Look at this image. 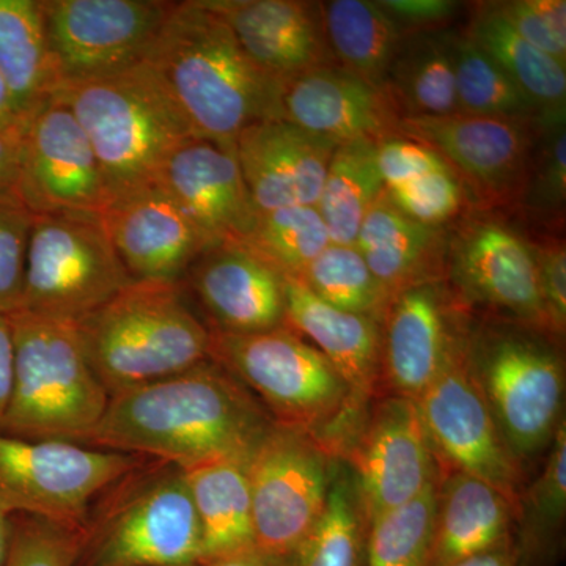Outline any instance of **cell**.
<instances>
[{
    "instance_id": "obj_1",
    "label": "cell",
    "mask_w": 566,
    "mask_h": 566,
    "mask_svg": "<svg viewBox=\"0 0 566 566\" xmlns=\"http://www.w3.org/2000/svg\"><path fill=\"white\" fill-rule=\"evenodd\" d=\"M273 417L212 359L181 374L111 395L84 444L189 469L249 455Z\"/></svg>"
},
{
    "instance_id": "obj_2",
    "label": "cell",
    "mask_w": 566,
    "mask_h": 566,
    "mask_svg": "<svg viewBox=\"0 0 566 566\" xmlns=\"http://www.w3.org/2000/svg\"><path fill=\"white\" fill-rule=\"evenodd\" d=\"M144 62L199 139L234 148L249 125L277 118L281 82L245 55L205 0L175 2Z\"/></svg>"
},
{
    "instance_id": "obj_3",
    "label": "cell",
    "mask_w": 566,
    "mask_h": 566,
    "mask_svg": "<svg viewBox=\"0 0 566 566\" xmlns=\"http://www.w3.org/2000/svg\"><path fill=\"white\" fill-rule=\"evenodd\" d=\"M74 326L109 397L210 359V326L189 307L182 283L134 281Z\"/></svg>"
},
{
    "instance_id": "obj_4",
    "label": "cell",
    "mask_w": 566,
    "mask_h": 566,
    "mask_svg": "<svg viewBox=\"0 0 566 566\" xmlns=\"http://www.w3.org/2000/svg\"><path fill=\"white\" fill-rule=\"evenodd\" d=\"M54 96L87 134L109 203L155 185L167 158L196 137L145 62L112 76L62 85Z\"/></svg>"
},
{
    "instance_id": "obj_5",
    "label": "cell",
    "mask_w": 566,
    "mask_h": 566,
    "mask_svg": "<svg viewBox=\"0 0 566 566\" xmlns=\"http://www.w3.org/2000/svg\"><path fill=\"white\" fill-rule=\"evenodd\" d=\"M200 562L199 520L185 472L148 458L92 505L76 566H193Z\"/></svg>"
},
{
    "instance_id": "obj_6",
    "label": "cell",
    "mask_w": 566,
    "mask_h": 566,
    "mask_svg": "<svg viewBox=\"0 0 566 566\" xmlns=\"http://www.w3.org/2000/svg\"><path fill=\"white\" fill-rule=\"evenodd\" d=\"M9 318L13 394L0 433L84 444L111 397L85 357L76 326L21 311Z\"/></svg>"
},
{
    "instance_id": "obj_7",
    "label": "cell",
    "mask_w": 566,
    "mask_h": 566,
    "mask_svg": "<svg viewBox=\"0 0 566 566\" xmlns=\"http://www.w3.org/2000/svg\"><path fill=\"white\" fill-rule=\"evenodd\" d=\"M210 331V359L248 387L275 423L318 434L359 408L333 364L286 324L251 334Z\"/></svg>"
},
{
    "instance_id": "obj_8",
    "label": "cell",
    "mask_w": 566,
    "mask_h": 566,
    "mask_svg": "<svg viewBox=\"0 0 566 566\" xmlns=\"http://www.w3.org/2000/svg\"><path fill=\"white\" fill-rule=\"evenodd\" d=\"M133 282L103 214L33 216L21 312L76 324Z\"/></svg>"
},
{
    "instance_id": "obj_9",
    "label": "cell",
    "mask_w": 566,
    "mask_h": 566,
    "mask_svg": "<svg viewBox=\"0 0 566 566\" xmlns=\"http://www.w3.org/2000/svg\"><path fill=\"white\" fill-rule=\"evenodd\" d=\"M469 360L506 446L521 464L549 449L564 420L565 367L543 338L517 331L469 340Z\"/></svg>"
},
{
    "instance_id": "obj_10",
    "label": "cell",
    "mask_w": 566,
    "mask_h": 566,
    "mask_svg": "<svg viewBox=\"0 0 566 566\" xmlns=\"http://www.w3.org/2000/svg\"><path fill=\"white\" fill-rule=\"evenodd\" d=\"M148 458L0 433V510L84 528L96 499Z\"/></svg>"
},
{
    "instance_id": "obj_11",
    "label": "cell",
    "mask_w": 566,
    "mask_h": 566,
    "mask_svg": "<svg viewBox=\"0 0 566 566\" xmlns=\"http://www.w3.org/2000/svg\"><path fill=\"white\" fill-rule=\"evenodd\" d=\"M334 452L314 431L273 423L249 455L253 546L283 560L322 515Z\"/></svg>"
},
{
    "instance_id": "obj_12",
    "label": "cell",
    "mask_w": 566,
    "mask_h": 566,
    "mask_svg": "<svg viewBox=\"0 0 566 566\" xmlns=\"http://www.w3.org/2000/svg\"><path fill=\"white\" fill-rule=\"evenodd\" d=\"M416 403L439 474L457 471L483 480L504 495L517 513L523 465L506 446L476 382L465 335Z\"/></svg>"
},
{
    "instance_id": "obj_13",
    "label": "cell",
    "mask_w": 566,
    "mask_h": 566,
    "mask_svg": "<svg viewBox=\"0 0 566 566\" xmlns=\"http://www.w3.org/2000/svg\"><path fill=\"white\" fill-rule=\"evenodd\" d=\"M59 87L139 65L175 2L40 0Z\"/></svg>"
},
{
    "instance_id": "obj_14",
    "label": "cell",
    "mask_w": 566,
    "mask_h": 566,
    "mask_svg": "<svg viewBox=\"0 0 566 566\" xmlns=\"http://www.w3.org/2000/svg\"><path fill=\"white\" fill-rule=\"evenodd\" d=\"M17 193L33 216L103 214L109 205L87 134L54 95L25 123Z\"/></svg>"
},
{
    "instance_id": "obj_15",
    "label": "cell",
    "mask_w": 566,
    "mask_h": 566,
    "mask_svg": "<svg viewBox=\"0 0 566 566\" xmlns=\"http://www.w3.org/2000/svg\"><path fill=\"white\" fill-rule=\"evenodd\" d=\"M367 524L415 501L439 480V464L415 400L376 406L349 457Z\"/></svg>"
},
{
    "instance_id": "obj_16",
    "label": "cell",
    "mask_w": 566,
    "mask_h": 566,
    "mask_svg": "<svg viewBox=\"0 0 566 566\" xmlns=\"http://www.w3.org/2000/svg\"><path fill=\"white\" fill-rule=\"evenodd\" d=\"M400 136L438 153L480 199L506 203L523 193L532 158L526 122L465 114L403 117Z\"/></svg>"
},
{
    "instance_id": "obj_17",
    "label": "cell",
    "mask_w": 566,
    "mask_h": 566,
    "mask_svg": "<svg viewBox=\"0 0 566 566\" xmlns=\"http://www.w3.org/2000/svg\"><path fill=\"white\" fill-rule=\"evenodd\" d=\"M452 275L471 303L504 312L531 331L551 333L534 249L504 223L465 227L453 243Z\"/></svg>"
},
{
    "instance_id": "obj_18",
    "label": "cell",
    "mask_w": 566,
    "mask_h": 566,
    "mask_svg": "<svg viewBox=\"0 0 566 566\" xmlns=\"http://www.w3.org/2000/svg\"><path fill=\"white\" fill-rule=\"evenodd\" d=\"M277 118L337 144L400 136L401 114L389 92L342 66H315L282 81Z\"/></svg>"
},
{
    "instance_id": "obj_19",
    "label": "cell",
    "mask_w": 566,
    "mask_h": 566,
    "mask_svg": "<svg viewBox=\"0 0 566 566\" xmlns=\"http://www.w3.org/2000/svg\"><path fill=\"white\" fill-rule=\"evenodd\" d=\"M104 226L136 282L182 283L210 244L158 182L109 203Z\"/></svg>"
},
{
    "instance_id": "obj_20",
    "label": "cell",
    "mask_w": 566,
    "mask_h": 566,
    "mask_svg": "<svg viewBox=\"0 0 566 566\" xmlns=\"http://www.w3.org/2000/svg\"><path fill=\"white\" fill-rule=\"evenodd\" d=\"M156 182L180 205L210 248L241 244L251 232L259 211L234 148L192 137L167 158Z\"/></svg>"
},
{
    "instance_id": "obj_21",
    "label": "cell",
    "mask_w": 566,
    "mask_h": 566,
    "mask_svg": "<svg viewBox=\"0 0 566 566\" xmlns=\"http://www.w3.org/2000/svg\"><path fill=\"white\" fill-rule=\"evenodd\" d=\"M337 145L281 118L249 125L234 151L255 210L316 207Z\"/></svg>"
},
{
    "instance_id": "obj_22",
    "label": "cell",
    "mask_w": 566,
    "mask_h": 566,
    "mask_svg": "<svg viewBox=\"0 0 566 566\" xmlns=\"http://www.w3.org/2000/svg\"><path fill=\"white\" fill-rule=\"evenodd\" d=\"M182 285L202 304L210 329L251 334L285 324L282 274L244 245L208 249L189 268Z\"/></svg>"
},
{
    "instance_id": "obj_23",
    "label": "cell",
    "mask_w": 566,
    "mask_h": 566,
    "mask_svg": "<svg viewBox=\"0 0 566 566\" xmlns=\"http://www.w3.org/2000/svg\"><path fill=\"white\" fill-rule=\"evenodd\" d=\"M463 335L441 283L409 286L394 297L382 322L381 382L416 401Z\"/></svg>"
},
{
    "instance_id": "obj_24",
    "label": "cell",
    "mask_w": 566,
    "mask_h": 566,
    "mask_svg": "<svg viewBox=\"0 0 566 566\" xmlns=\"http://www.w3.org/2000/svg\"><path fill=\"white\" fill-rule=\"evenodd\" d=\"M249 59L277 82L334 65L322 3L300 0H205Z\"/></svg>"
},
{
    "instance_id": "obj_25",
    "label": "cell",
    "mask_w": 566,
    "mask_h": 566,
    "mask_svg": "<svg viewBox=\"0 0 566 566\" xmlns=\"http://www.w3.org/2000/svg\"><path fill=\"white\" fill-rule=\"evenodd\" d=\"M282 279L286 326L311 340L363 405L381 382L382 324L324 303L293 275Z\"/></svg>"
},
{
    "instance_id": "obj_26",
    "label": "cell",
    "mask_w": 566,
    "mask_h": 566,
    "mask_svg": "<svg viewBox=\"0 0 566 566\" xmlns=\"http://www.w3.org/2000/svg\"><path fill=\"white\" fill-rule=\"evenodd\" d=\"M516 512L483 480L449 471L439 474L433 564L452 566L515 543Z\"/></svg>"
},
{
    "instance_id": "obj_27",
    "label": "cell",
    "mask_w": 566,
    "mask_h": 566,
    "mask_svg": "<svg viewBox=\"0 0 566 566\" xmlns=\"http://www.w3.org/2000/svg\"><path fill=\"white\" fill-rule=\"evenodd\" d=\"M442 227H428L406 218L386 191L368 210L356 238V249L382 286L392 294L438 281L439 263L446 252Z\"/></svg>"
},
{
    "instance_id": "obj_28",
    "label": "cell",
    "mask_w": 566,
    "mask_h": 566,
    "mask_svg": "<svg viewBox=\"0 0 566 566\" xmlns=\"http://www.w3.org/2000/svg\"><path fill=\"white\" fill-rule=\"evenodd\" d=\"M249 455L182 469L199 520L202 562L255 549Z\"/></svg>"
},
{
    "instance_id": "obj_29",
    "label": "cell",
    "mask_w": 566,
    "mask_h": 566,
    "mask_svg": "<svg viewBox=\"0 0 566 566\" xmlns=\"http://www.w3.org/2000/svg\"><path fill=\"white\" fill-rule=\"evenodd\" d=\"M324 32L342 69L379 91H387L390 70L401 44L400 25L368 0L322 3Z\"/></svg>"
},
{
    "instance_id": "obj_30",
    "label": "cell",
    "mask_w": 566,
    "mask_h": 566,
    "mask_svg": "<svg viewBox=\"0 0 566 566\" xmlns=\"http://www.w3.org/2000/svg\"><path fill=\"white\" fill-rule=\"evenodd\" d=\"M0 74L24 118L57 91L40 0H0Z\"/></svg>"
},
{
    "instance_id": "obj_31",
    "label": "cell",
    "mask_w": 566,
    "mask_h": 566,
    "mask_svg": "<svg viewBox=\"0 0 566 566\" xmlns=\"http://www.w3.org/2000/svg\"><path fill=\"white\" fill-rule=\"evenodd\" d=\"M468 36L520 85L543 120L565 118L566 66L521 39L494 3L480 7Z\"/></svg>"
},
{
    "instance_id": "obj_32",
    "label": "cell",
    "mask_w": 566,
    "mask_h": 566,
    "mask_svg": "<svg viewBox=\"0 0 566 566\" xmlns=\"http://www.w3.org/2000/svg\"><path fill=\"white\" fill-rule=\"evenodd\" d=\"M385 191L378 167V142L356 139L338 144L316 203L331 243L356 245L365 216Z\"/></svg>"
},
{
    "instance_id": "obj_33",
    "label": "cell",
    "mask_w": 566,
    "mask_h": 566,
    "mask_svg": "<svg viewBox=\"0 0 566 566\" xmlns=\"http://www.w3.org/2000/svg\"><path fill=\"white\" fill-rule=\"evenodd\" d=\"M542 472L521 493L515 547L526 566H554L564 551L566 517V422L562 420Z\"/></svg>"
},
{
    "instance_id": "obj_34",
    "label": "cell",
    "mask_w": 566,
    "mask_h": 566,
    "mask_svg": "<svg viewBox=\"0 0 566 566\" xmlns=\"http://www.w3.org/2000/svg\"><path fill=\"white\" fill-rule=\"evenodd\" d=\"M367 531L352 469L335 463L322 515L282 566H365Z\"/></svg>"
},
{
    "instance_id": "obj_35",
    "label": "cell",
    "mask_w": 566,
    "mask_h": 566,
    "mask_svg": "<svg viewBox=\"0 0 566 566\" xmlns=\"http://www.w3.org/2000/svg\"><path fill=\"white\" fill-rule=\"evenodd\" d=\"M387 92L401 118L460 114L450 36L420 39L409 46L401 44Z\"/></svg>"
},
{
    "instance_id": "obj_36",
    "label": "cell",
    "mask_w": 566,
    "mask_h": 566,
    "mask_svg": "<svg viewBox=\"0 0 566 566\" xmlns=\"http://www.w3.org/2000/svg\"><path fill=\"white\" fill-rule=\"evenodd\" d=\"M450 50L460 114L526 123L543 117L520 85L468 35L450 36Z\"/></svg>"
},
{
    "instance_id": "obj_37",
    "label": "cell",
    "mask_w": 566,
    "mask_h": 566,
    "mask_svg": "<svg viewBox=\"0 0 566 566\" xmlns=\"http://www.w3.org/2000/svg\"><path fill=\"white\" fill-rule=\"evenodd\" d=\"M297 279L324 303L381 324L394 300L356 245H327Z\"/></svg>"
},
{
    "instance_id": "obj_38",
    "label": "cell",
    "mask_w": 566,
    "mask_h": 566,
    "mask_svg": "<svg viewBox=\"0 0 566 566\" xmlns=\"http://www.w3.org/2000/svg\"><path fill=\"white\" fill-rule=\"evenodd\" d=\"M329 232L316 207H290L256 212L244 248L281 274L297 277L331 245Z\"/></svg>"
},
{
    "instance_id": "obj_39",
    "label": "cell",
    "mask_w": 566,
    "mask_h": 566,
    "mask_svg": "<svg viewBox=\"0 0 566 566\" xmlns=\"http://www.w3.org/2000/svg\"><path fill=\"white\" fill-rule=\"evenodd\" d=\"M439 482V480H438ZM438 482L368 524L365 566H431Z\"/></svg>"
},
{
    "instance_id": "obj_40",
    "label": "cell",
    "mask_w": 566,
    "mask_h": 566,
    "mask_svg": "<svg viewBox=\"0 0 566 566\" xmlns=\"http://www.w3.org/2000/svg\"><path fill=\"white\" fill-rule=\"evenodd\" d=\"M81 545V528L32 515H13L6 566H76Z\"/></svg>"
},
{
    "instance_id": "obj_41",
    "label": "cell",
    "mask_w": 566,
    "mask_h": 566,
    "mask_svg": "<svg viewBox=\"0 0 566 566\" xmlns=\"http://www.w3.org/2000/svg\"><path fill=\"white\" fill-rule=\"evenodd\" d=\"M386 196L406 218L428 227H442L455 218L465 200L463 182L452 169L386 189Z\"/></svg>"
},
{
    "instance_id": "obj_42",
    "label": "cell",
    "mask_w": 566,
    "mask_h": 566,
    "mask_svg": "<svg viewBox=\"0 0 566 566\" xmlns=\"http://www.w3.org/2000/svg\"><path fill=\"white\" fill-rule=\"evenodd\" d=\"M32 223L18 197H0V315L20 311Z\"/></svg>"
},
{
    "instance_id": "obj_43",
    "label": "cell",
    "mask_w": 566,
    "mask_h": 566,
    "mask_svg": "<svg viewBox=\"0 0 566 566\" xmlns=\"http://www.w3.org/2000/svg\"><path fill=\"white\" fill-rule=\"evenodd\" d=\"M494 7L521 39L566 65L565 0H512Z\"/></svg>"
},
{
    "instance_id": "obj_44",
    "label": "cell",
    "mask_w": 566,
    "mask_h": 566,
    "mask_svg": "<svg viewBox=\"0 0 566 566\" xmlns=\"http://www.w3.org/2000/svg\"><path fill=\"white\" fill-rule=\"evenodd\" d=\"M378 167L386 189L416 180L423 175L450 169L449 164L427 145L395 136L378 142Z\"/></svg>"
},
{
    "instance_id": "obj_45",
    "label": "cell",
    "mask_w": 566,
    "mask_h": 566,
    "mask_svg": "<svg viewBox=\"0 0 566 566\" xmlns=\"http://www.w3.org/2000/svg\"><path fill=\"white\" fill-rule=\"evenodd\" d=\"M539 292L549 323V331L564 335L566 327V252L564 241L547 240L534 245Z\"/></svg>"
},
{
    "instance_id": "obj_46",
    "label": "cell",
    "mask_w": 566,
    "mask_h": 566,
    "mask_svg": "<svg viewBox=\"0 0 566 566\" xmlns=\"http://www.w3.org/2000/svg\"><path fill=\"white\" fill-rule=\"evenodd\" d=\"M551 139L543 150L542 164L535 178V203L543 210L564 207L566 193L565 118L553 122Z\"/></svg>"
},
{
    "instance_id": "obj_47",
    "label": "cell",
    "mask_w": 566,
    "mask_h": 566,
    "mask_svg": "<svg viewBox=\"0 0 566 566\" xmlns=\"http://www.w3.org/2000/svg\"><path fill=\"white\" fill-rule=\"evenodd\" d=\"M378 3L398 25L422 29L446 22L458 7L450 0H385Z\"/></svg>"
},
{
    "instance_id": "obj_48",
    "label": "cell",
    "mask_w": 566,
    "mask_h": 566,
    "mask_svg": "<svg viewBox=\"0 0 566 566\" xmlns=\"http://www.w3.org/2000/svg\"><path fill=\"white\" fill-rule=\"evenodd\" d=\"M24 128L0 132V197H18Z\"/></svg>"
},
{
    "instance_id": "obj_49",
    "label": "cell",
    "mask_w": 566,
    "mask_h": 566,
    "mask_svg": "<svg viewBox=\"0 0 566 566\" xmlns=\"http://www.w3.org/2000/svg\"><path fill=\"white\" fill-rule=\"evenodd\" d=\"M14 378V340L9 316L0 315V430L9 411Z\"/></svg>"
},
{
    "instance_id": "obj_50",
    "label": "cell",
    "mask_w": 566,
    "mask_h": 566,
    "mask_svg": "<svg viewBox=\"0 0 566 566\" xmlns=\"http://www.w3.org/2000/svg\"><path fill=\"white\" fill-rule=\"evenodd\" d=\"M452 566H526L517 554L515 543L480 556L469 557Z\"/></svg>"
},
{
    "instance_id": "obj_51",
    "label": "cell",
    "mask_w": 566,
    "mask_h": 566,
    "mask_svg": "<svg viewBox=\"0 0 566 566\" xmlns=\"http://www.w3.org/2000/svg\"><path fill=\"white\" fill-rule=\"evenodd\" d=\"M193 566H282V560L264 556L260 551L249 549L244 553L233 554V556L200 562Z\"/></svg>"
},
{
    "instance_id": "obj_52",
    "label": "cell",
    "mask_w": 566,
    "mask_h": 566,
    "mask_svg": "<svg viewBox=\"0 0 566 566\" xmlns=\"http://www.w3.org/2000/svg\"><path fill=\"white\" fill-rule=\"evenodd\" d=\"M28 118L22 117L14 103L13 95L7 81L0 74V132L20 128L24 126Z\"/></svg>"
},
{
    "instance_id": "obj_53",
    "label": "cell",
    "mask_w": 566,
    "mask_h": 566,
    "mask_svg": "<svg viewBox=\"0 0 566 566\" xmlns=\"http://www.w3.org/2000/svg\"><path fill=\"white\" fill-rule=\"evenodd\" d=\"M11 542V516L0 510V566H6Z\"/></svg>"
}]
</instances>
